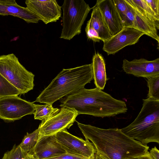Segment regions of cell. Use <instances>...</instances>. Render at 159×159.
Masks as SVG:
<instances>
[{
	"label": "cell",
	"instance_id": "1",
	"mask_svg": "<svg viewBox=\"0 0 159 159\" xmlns=\"http://www.w3.org/2000/svg\"><path fill=\"white\" fill-rule=\"evenodd\" d=\"M86 139L91 141L95 154L106 159H127L146 154L149 147L133 139L117 128L104 129L77 122Z\"/></svg>",
	"mask_w": 159,
	"mask_h": 159
},
{
	"label": "cell",
	"instance_id": "2",
	"mask_svg": "<svg viewBox=\"0 0 159 159\" xmlns=\"http://www.w3.org/2000/svg\"><path fill=\"white\" fill-rule=\"evenodd\" d=\"M60 106L75 110L79 114H84L103 118L126 113L125 102L115 99L96 88L83 89L61 98Z\"/></svg>",
	"mask_w": 159,
	"mask_h": 159
},
{
	"label": "cell",
	"instance_id": "3",
	"mask_svg": "<svg viewBox=\"0 0 159 159\" xmlns=\"http://www.w3.org/2000/svg\"><path fill=\"white\" fill-rule=\"evenodd\" d=\"M93 80L91 64L63 69L34 102L52 105L58 100L84 88Z\"/></svg>",
	"mask_w": 159,
	"mask_h": 159
},
{
	"label": "cell",
	"instance_id": "4",
	"mask_svg": "<svg viewBox=\"0 0 159 159\" xmlns=\"http://www.w3.org/2000/svg\"><path fill=\"white\" fill-rule=\"evenodd\" d=\"M141 110L135 119L122 128L126 135L142 144H159V100L143 99Z\"/></svg>",
	"mask_w": 159,
	"mask_h": 159
},
{
	"label": "cell",
	"instance_id": "5",
	"mask_svg": "<svg viewBox=\"0 0 159 159\" xmlns=\"http://www.w3.org/2000/svg\"><path fill=\"white\" fill-rule=\"evenodd\" d=\"M61 7L63 27L60 38L70 40L81 33L82 26L92 8L83 0H65Z\"/></svg>",
	"mask_w": 159,
	"mask_h": 159
},
{
	"label": "cell",
	"instance_id": "6",
	"mask_svg": "<svg viewBox=\"0 0 159 159\" xmlns=\"http://www.w3.org/2000/svg\"><path fill=\"white\" fill-rule=\"evenodd\" d=\"M0 73L21 94L34 88V75L21 64L13 53L0 56Z\"/></svg>",
	"mask_w": 159,
	"mask_h": 159
},
{
	"label": "cell",
	"instance_id": "7",
	"mask_svg": "<svg viewBox=\"0 0 159 159\" xmlns=\"http://www.w3.org/2000/svg\"><path fill=\"white\" fill-rule=\"evenodd\" d=\"M78 115L74 109L61 107L47 118L42 120L38 128L39 138L55 135L58 132L69 129L76 121Z\"/></svg>",
	"mask_w": 159,
	"mask_h": 159
},
{
	"label": "cell",
	"instance_id": "8",
	"mask_svg": "<svg viewBox=\"0 0 159 159\" xmlns=\"http://www.w3.org/2000/svg\"><path fill=\"white\" fill-rule=\"evenodd\" d=\"M34 104L18 96L1 98L0 118L6 122H11L19 120L27 115L34 114L35 111Z\"/></svg>",
	"mask_w": 159,
	"mask_h": 159
},
{
	"label": "cell",
	"instance_id": "9",
	"mask_svg": "<svg viewBox=\"0 0 159 159\" xmlns=\"http://www.w3.org/2000/svg\"><path fill=\"white\" fill-rule=\"evenodd\" d=\"M55 136L67 153L88 159H94L96 149L89 140L73 135L66 129L58 132Z\"/></svg>",
	"mask_w": 159,
	"mask_h": 159
},
{
	"label": "cell",
	"instance_id": "10",
	"mask_svg": "<svg viewBox=\"0 0 159 159\" xmlns=\"http://www.w3.org/2000/svg\"><path fill=\"white\" fill-rule=\"evenodd\" d=\"M144 34L136 28L124 27L118 33L103 42L102 49L108 55L114 54L126 46L135 44Z\"/></svg>",
	"mask_w": 159,
	"mask_h": 159
},
{
	"label": "cell",
	"instance_id": "11",
	"mask_svg": "<svg viewBox=\"0 0 159 159\" xmlns=\"http://www.w3.org/2000/svg\"><path fill=\"white\" fill-rule=\"evenodd\" d=\"M26 7L45 24L56 22L61 15V7L55 0H28Z\"/></svg>",
	"mask_w": 159,
	"mask_h": 159
},
{
	"label": "cell",
	"instance_id": "12",
	"mask_svg": "<svg viewBox=\"0 0 159 159\" xmlns=\"http://www.w3.org/2000/svg\"><path fill=\"white\" fill-rule=\"evenodd\" d=\"M122 68L126 74L137 77L147 78L159 75V58L152 61L140 58L129 61L124 59Z\"/></svg>",
	"mask_w": 159,
	"mask_h": 159
},
{
	"label": "cell",
	"instance_id": "13",
	"mask_svg": "<svg viewBox=\"0 0 159 159\" xmlns=\"http://www.w3.org/2000/svg\"><path fill=\"white\" fill-rule=\"evenodd\" d=\"M66 153L54 135L39 138L32 154L36 159H47Z\"/></svg>",
	"mask_w": 159,
	"mask_h": 159
},
{
	"label": "cell",
	"instance_id": "14",
	"mask_svg": "<svg viewBox=\"0 0 159 159\" xmlns=\"http://www.w3.org/2000/svg\"><path fill=\"white\" fill-rule=\"evenodd\" d=\"M97 4L112 36L121 31L124 25L113 0H97Z\"/></svg>",
	"mask_w": 159,
	"mask_h": 159
},
{
	"label": "cell",
	"instance_id": "15",
	"mask_svg": "<svg viewBox=\"0 0 159 159\" xmlns=\"http://www.w3.org/2000/svg\"><path fill=\"white\" fill-rule=\"evenodd\" d=\"M0 15L17 17L28 23H37L40 20L26 7L19 5L15 0H0Z\"/></svg>",
	"mask_w": 159,
	"mask_h": 159
},
{
	"label": "cell",
	"instance_id": "16",
	"mask_svg": "<svg viewBox=\"0 0 159 159\" xmlns=\"http://www.w3.org/2000/svg\"><path fill=\"white\" fill-rule=\"evenodd\" d=\"M90 19L86 26L93 28L98 33L101 40L103 42L112 37L103 19L99 8L96 3L93 7Z\"/></svg>",
	"mask_w": 159,
	"mask_h": 159
},
{
	"label": "cell",
	"instance_id": "17",
	"mask_svg": "<svg viewBox=\"0 0 159 159\" xmlns=\"http://www.w3.org/2000/svg\"><path fill=\"white\" fill-rule=\"evenodd\" d=\"M134 8L135 12V19L133 28L142 31L146 34L159 42L157 29L155 25L144 15L141 13L131 2L127 0Z\"/></svg>",
	"mask_w": 159,
	"mask_h": 159
},
{
	"label": "cell",
	"instance_id": "18",
	"mask_svg": "<svg viewBox=\"0 0 159 159\" xmlns=\"http://www.w3.org/2000/svg\"><path fill=\"white\" fill-rule=\"evenodd\" d=\"M91 64L94 84L96 88L103 90L107 80L104 59L99 53H95Z\"/></svg>",
	"mask_w": 159,
	"mask_h": 159
},
{
	"label": "cell",
	"instance_id": "19",
	"mask_svg": "<svg viewBox=\"0 0 159 159\" xmlns=\"http://www.w3.org/2000/svg\"><path fill=\"white\" fill-rule=\"evenodd\" d=\"M39 139V130L38 128L31 133H27L19 145L26 153L32 154Z\"/></svg>",
	"mask_w": 159,
	"mask_h": 159
},
{
	"label": "cell",
	"instance_id": "20",
	"mask_svg": "<svg viewBox=\"0 0 159 159\" xmlns=\"http://www.w3.org/2000/svg\"><path fill=\"white\" fill-rule=\"evenodd\" d=\"M137 8L159 29V17L157 16L151 10L144 0H130Z\"/></svg>",
	"mask_w": 159,
	"mask_h": 159
},
{
	"label": "cell",
	"instance_id": "21",
	"mask_svg": "<svg viewBox=\"0 0 159 159\" xmlns=\"http://www.w3.org/2000/svg\"><path fill=\"white\" fill-rule=\"evenodd\" d=\"M20 94L21 92L0 73V98Z\"/></svg>",
	"mask_w": 159,
	"mask_h": 159
},
{
	"label": "cell",
	"instance_id": "22",
	"mask_svg": "<svg viewBox=\"0 0 159 159\" xmlns=\"http://www.w3.org/2000/svg\"><path fill=\"white\" fill-rule=\"evenodd\" d=\"M35 111L34 119L42 120L49 116L58 108H53L52 105L45 104L43 105L34 104Z\"/></svg>",
	"mask_w": 159,
	"mask_h": 159
},
{
	"label": "cell",
	"instance_id": "23",
	"mask_svg": "<svg viewBox=\"0 0 159 159\" xmlns=\"http://www.w3.org/2000/svg\"><path fill=\"white\" fill-rule=\"evenodd\" d=\"M147 79V86L149 89L147 98L159 100V75Z\"/></svg>",
	"mask_w": 159,
	"mask_h": 159
},
{
	"label": "cell",
	"instance_id": "24",
	"mask_svg": "<svg viewBox=\"0 0 159 159\" xmlns=\"http://www.w3.org/2000/svg\"><path fill=\"white\" fill-rule=\"evenodd\" d=\"M27 154L19 145L15 144L11 150L4 154L2 159H26Z\"/></svg>",
	"mask_w": 159,
	"mask_h": 159
},
{
	"label": "cell",
	"instance_id": "25",
	"mask_svg": "<svg viewBox=\"0 0 159 159\" xmlns=\"http://www.w3.org/2000/svg\"><path fill=\"white\" fill-rule=\"evenodd\" d=\"M127 4L128 9L123 22L124 27H133L135 19V11L127 0H125Z\"/></svg>",
	"mask_w": 159,
	"mask_h": 159
},
{
	"label": "cell",
	"instance_id": "26",
	"mask_svg": "<svg viewBox=\"0 0 159 159\" xmlns=\"http://www.w3.org/2000/svg\"><path fill=\"white\" fill-rule=\"evenodd\" d=\"M118 13L123 23L128 9L127 4L125 0H113Z\"/></svg>",
	"mask_w": 159,
	"mask_h": 159
},
{
	"label": "cell",
	"instance_id": "27",
	"mask_svg": "<svg viewBox=\"0 0 159 159\" xmlns=\"http://www.w3.org/2000/svg\"><path fill=\"white\" fill-rule=\"evenodd\" d=\"M85 30L88 39L95 42H99L101 40L97 32L93 28L86 26Z\"/></svg>",
	"mask_w": 159,
	"mask_h": 159
},
{
	"label": "cell",
	"instance_id": "28",
	"mask_svg": "<svg viewBox=\"0 0 159 159\" xmlns=\"http://www.w3.org/2000/svg\"><path fill=\"white\" fill-rule=\"evenodd\" d=\"M152 11L159 17V0H144Z\"/></svg>",
	"mask_w": 159,
	"mask_h": 159
},
{
	"label": "cell",
	"instance_id": "29",
	"mask_svg": "<svg viewBox=\"0 0 159 159\" xmlns=\"http://www.w3.org/2000/svg\"><path fill=\"white\" fill-rule=\"evenodd\" d=\"M47 159H88L76 155L66 153L62 155Z\"/></svg>",
	"mask_w": 159,
	"mask_h": 159
},
{
	"label": "cell",
	"instance_id": "30",
	"mask_svg": "<svg viewBox=\"0 0 159 159\" xmlns=\"http://www.w3.org/2000/svg\"><path fill=\"white\" fill-rule=\"evenodd\" d=\"M149 153L152 159H159V151L156 146L152 148Z\"/></svg>",
	"mask_w": 159,
	"mask_h": 159
},
{
	"label": "cell",
	"instance_id": "31",
	"mask_svg": "<svg viewBox=\"0 0 159 159\" xmlns=\"http://www.w3.org/2000/svg\"><path fill=\"white\" fill-rule=\"evenodd\" d=\"M127 159H152L149 154V152H148L146 154L133 157H130Z\"/></svg>",
	"mask_w": 159,
	"mask_h": 159
},
{
	"label": "cell",
	"instance_id": "32",
	"mask_svg": "<svg viewBox=\"0 0 159 159\" xmlns=\"http://www.w3.org/2000/svg\"><path fill=\"white\" fill-rule=\"evenodd\" d=\"M26 159H36L33 155L32 154H27Z\"/></svg>",
	"mask_w": 159,
	"mask_h": 159
},
{
	"label": "cell",
	"instance_id": "33",
	"mask_svg": "<svg viewBox=\"0 0 159 159\" xmlns=\"http://www.w3.org/2000/svg\"><path fill=\"white\" fill-rule=\"evenodd\" d=\"M95 159L94 158V159Z\"/></svg>",
	"mask_w": 159,
	"mask_h": 159
}]
</instances>
